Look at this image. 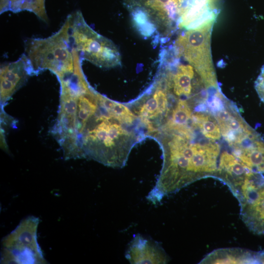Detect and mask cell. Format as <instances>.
I'll return each instance as SVG.
<instances>
[{"label": "cell", "mask_w": 264, "mask_h": 264, "mask_svg": "<svg viewBox=\"0 0 264 264\" xmlns=\"http://www.w3.org/2000/svg\"><path fill=\"white\" fill-rule=\"evenodd\" d=\"M117 103L98 94L76 101L57 126L55 139L65 159L87 158L106 166L125 165L132 142V113L117 112Z\"/></svg>", "instance_id": "cell-1"}, {"label": "cell", "mask_w": 264, "mask_h": 264, "mask_svg": "<svg viewBox=\"0 0 264 264\" xmlns=\"http://www.w3.org/2000/svg\"><path fill=\"white\" fill-rule=\"evenodd\" d=\"M196 128L165 132L163 164L155 185L147 198L156 204L201 179L216 178L220 145L215 140L198 137Z\"/></svg>", "instance_id": "cell-2"}, {"label": "cell", "mask_w": 264, "mask_h": 264, "mask_svg": "<svg viewBox=\"0 0 264 264\" xmlns=\"http://www.w3.org/2000/svg\"><path fill=\"white\" fill-rule=\"evenodd\" d=\"M60 30L83 60L102 67L119 64V52L115 45L89 26L80 11L69 15Z\"/></svg>", "instance_id": "cell-3"}, {"label": "cell", "mask_w": 264, "mask_h": 264, "mask_svg": "<svg viewBox=\"0 0 264 264\" xmlns=\"http://www.w3.org/2000/svg\"><path fill=\"white\" fill-rule=\"evenodd\" d=\"M24 49L33 75L49 70L58 78L73 70L78 62L82 60L60 30L47 38L28 39Z\"/></svg>", "instance_id": "cell-4"}, {"label": "cell", "mask_w": 264, "mask_h": 264, "mask_svg": "<svg viewBox=\"0 0 264 264\" xmlns=\"http://www.w3.org/2000/svg\"><path fill=\"white\" fill-rule=\"evenodd\" d=\"M214 23L186 30L176 39L174 47L175 54L193 66L208 89L219 88L211 49Z\"/></svg>", "instance_id": "cell-5"}, {"label": "cell", "mask_w": 264, "mask_h": 264, "mask_svg": "<svg viewBox=\"0 0 264 264\" xmlns=\"http://www.w3.org/2000/svg\"><path fill=\"white\" fill-rule=\"evenodd\" d=\"M38 223L37 218L29 217L5 237L2 243V263H44L37 241Z\"/></svg>", "instance_id": "cell-6"}, {"label": "cell", "mask_w": 264, "mask_h": 264, "mask_svg": "<svg viewBox=\"0 0 264 264\" xmlns=\"http://www.w3.org/2000/svg\"><path fill=\"white\" fill-rule=\"evenodd\" d=\"M242 221L253 233L264 234V175L255 173L236 198Z\"/></svg>", "instance_id": "cell-7"}, {"label": "cell", "mask_w": 264, "mask_h": 264, "mask_svg": "<svg viewBox=\"0 0 264 264\" xmlns=\"http://www.w3.org/2000/svg\"><path fill=\"white\" fill-rule=\"evenodd\" d=\"M33 75L27 57L23 53L17 61L2 65L0 70V106H3L13 95Z\"/></svg>", "instance_id": "cell-8"}, {"label": "cell", "mask_w": 264, "mask_h": 264, "mask_svg": "<svg viewBox=\"0 0 264 264\" xmlns=\"http://www.w3.org/2000/svg\"><path fill=\"white\" fill-rule=\"evenodd\" d=\"M219 0H186L178 28L186 30L214 23L219 14Z\"/></svg>", "instance_id": "cell-9"}, {"label": "cell", "mask_w": 264, "mask_h": 264, "mask_svg": "<svg viewBox=\"0 0 264 264\" xmlns=\"http://www.w3.org/2000/svg\"><path fill=\"white\" fill-rule=\"evenodd\" d=\"M254 173L231 153H221L216 179L226 185L236 198Z\"/></svg>", "instance_id": "cell-10"}, {"label": "cell", "mask_w": 264, "mask_h": 264, "mask_svg": "<svg viewBox=\"0 0 264 264\" xmlns=\"http://www.w3.org/2000/svg\"><path fill=\"white\" fill-rule=\"evenodd\" d=\"M131 264H167L170 259L157 242L138 234L134 235L125 252Z\"/></svg>", "instance_id": "cell-11"}, {"label": "cell", "mask_w": 264, "mask_h": 264, "mask_svg": "<svg viewBox=\"0 0 264 264\" xmlns=\"http://www.w3.org/2000/svg\"><path fill=\"white\" fill-rule=\"evenodd\" d=\"M232 149L231 153L251 171L264 174V140L254 130Z\"/></svg>", "instance_id": "cell-12"}, {"label": "cell", "mask_w": 264, "mask_h": 264, "mask_svg": "<svg viewBox=\"0 0 264 264\" xmlns=\"http://www.w3.org/2000/svg\"><path fill=\"white\" fill-rule=\"evenodd\" d=\"M264 263V252H254L240 248L215 250L207 255L199 264Z\"/></svg>", "instance_id": "cell-13"}, {"label": "cell", "mask_w": 264, "mask_h": 264, "mask_svg": "<svg viewBox=\"0 0 264 264\" xmlns=\"http://www.w3.org/2000/svg\"><path fill=\"white\" fill-rule=\"evenodd\" d=\"M207 109L206 106L197 108L196 111L193 113L194 121L205 137L214 140H219L221 134L220 125L214 115Z\"/></svg>", "instance_id": "cell-14"}, {"label": "cell", "mask_w": 264, "mask_h": 264, "mask_svg": "<svg viewBox=\"0 0 264 264\" xmlns=\"http://www.w3.org/2000/svg\"><path fill=\"white\" fill-rule=\"evenodd\" d=\"M9 10L15 13L23 10L28 11L34 13L44 22L48 21L45 8V0H9Z\"/></svg>", "instance_id": "cell-15"}, {"label": "cell", "mask_w": 264, "mask_h": 264, "mask_svg": "<svg viewBox=\"0 0 264 264\" xmlns=\"http://www.w3.org/2000/svg\"><path fill=\"white\" fill-rule=\"evenodd\" d=\"M255 88L261 100L264 103V65L255 82Z\"/></svg>", "instance_id": "cell-16"}]
</instances>
